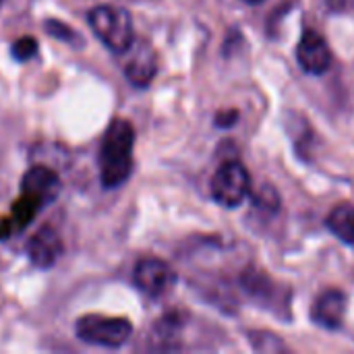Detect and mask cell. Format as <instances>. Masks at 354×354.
<instances>
[{"mask_svg": "<svg viewBox=\"0 0 354 354\" xmlns=\"http://www.w3.org/2000/svg\"><path fill=\"white\" fill-rule=\"evenodd\" d=\"M133 124L124 118L112 120L100 147V178L106 189H118L129 180L133 170Z\"/></svg>", "mask_w": 354, "mask_h": 354, "instance_id": "obj_1", "label": "cell"}, {"mask_svg": "<svg viewBox=\"0 0 354 354\" xmlns=\"http://www.w3.org/2000/svg\"><path fill=\"white\" fill-rule=\"evenodd\" d=\"M87 21L91 31L114 54H124L135 41L133 19L129 10L122 6H114V4L93 6L87 15Z\"/></svg>", "mask_w": 354, "mask_h": 354, "instance_id": "obj_2", "label": "cell"}, {"mask_svg": "<svg viewBox=\"0 0 354 354\" xmlns=\"http://www.w3.org/2000/svg\"><path fill=\"white\" fill-rule=\"evenodd\" d=\"M75 334L81 342L102 346V348H120L133 334V326L122 317H104V315H83L75 324Z\"/></svg>", "mask_w": 354, "mask_h": 354, "instance_id": "obj_3", "label": "cell"}, {"mask_svg": "<svg viewBox=\"0 0 354 354\" xmlns=\"http://www.w3.org/2000/svg\"><path fill=\"white\" fill-rule=\"evenodd\" d=\"M251 191V176L241 162H224L212 178V197L222 207H239Z\"/></svg>", "mask_w": 354, "mask_h": 354, "instance_id": "obj_4", "label": "cell"}, {"mask_svg": "<svg viewBox=\"0 0 354 354\" xmlns=\"http://www.w3.org/2000/svg\"><path fill=\"white\" fill-rule=\"evenodd\" d=\"M133 282L143 295L156 299V297L166 295L174 286L176 274L172 272V268L166 261L156 259V257H145L135 266Z\"/></svg>", "mask_w": 354, "mask_h": 354, "instance_id": "obj_5", "label": "cell"}, {"mask_svg": "<svg viewBox=\"0 0 354 354\" xmlns=\"http://www.w3.org/2000/svg\"><path fill=\"white\" fill-rule=\"evenodd\" d=\"M297 60L301 68L309 75H324L332 64V50L322 33L315 29H307L301 35L297 48Z\"/></svg>", "mask_w": 354, "mask_h": 354, "instance_id": "obj_6", "label": "cell"}, {"mask_svg": "<svg viewBox=\"0 0 354 354\" xmlns=\"http://www.w3.org/2000/svg\"><path fill=\"white\" fill-rule=\"evenodd\" d=\"M60 189H62L60 176L52 168L41 164L31 166L21 180V193L35 199L41 207L52 203L60 195Z\"/></svg>", "mask_w": 354, "mask_h": 354, "instance_id": "obj_7", "label": "cell"}, {"mask_svg": "<svg viewBox=\"0 0 354 354\" xmlns=\"http://www.w3.org/2000/svg\"><path fill=\"white\" fill-rule=\"evenodd\" d=\"M124 54H129L124 62V77L129 79V83H133L135 87H147L158 71L153 48L145 41H133V46Z\"/></svg>", "mask_w": 354, "mask_h": 354, "instance_id": "obj_8", "label": "cell"}, {"mask_svg": "<svg viewBox=\"0 0 354 354\" xmlns=\"http://www.w3.org/2000/svg\"><path fill=\"white\" fill-rule=\"evenodd\" d=\"M60 255H62V239L50 226L39 228L27 243V257L39 270H50L60 259Z\"/></svg>", "mask_w": 354, "mask_h": 354, "instance_id": "obj_9", "label": "cell"}, {"mask_svg": "<svg viewBox=\"0 0 354 354\" xmlns=\"http://www.w3.org/2000/svg\"><path fill=\"white\" fill-rule=\"evenodd\" d=\"M346 315V295L340 290H326L313 305L311 317L317 326L338 330Z\"/></svg>", "mask_w": 354, "mask_h": 354, "instance_id": "obj_10", "label": "cell"}, {"mask_svg": "<svg viewBox=\"0 0 354 354\" xmlns=\"http://www.w3.org/2000/svg\"><path fill=\"white\" fill-rule=\"evenodd\" d=\"M326 224L334 236H338L340 241L348 245H354V205L344 203V205L334 207Z\"/></svg>", "mask_w": 354, "mask_h": 354, "instance_id": "obj_11", "label": "cell"}, {"mask_svg": "<svg viewBox=\"0 0 354 354\" xmlns=\"http://www.w3.org/2000/svg\"><path fill=\"white\" fill-rule=\"evenodd\" d=\"M39 209H41V205L35 199H31L29 195H23L21 193V197L12 203V216H10L12 230L15 232H21L23 228H27V224L39 214Z\"/></svg>", "mask_w": 354, "mask_h": 354, "instance_id": "obj_12", "label": "cell"}, {"mask_svg": "<svg viewBox=\"0 0 354 354\" xmlns=\"http://www.w3.org/2000/svg\"><path fill=\"white\" fill-rule=\"evenodd\" d=\"M37 39L35 37H31V35H23V37H19L15 44H12V48H10V54H12V58L17 60V62H25V60H31L35 54H37Z\"/></svg>", "mask_w": 354, "mask_h": 354, "instance_id": "obj_13", "label": "cell"}, {"mask_svg": "<svg viewBox=\"0 0 354 354\" xmlns=\"http://www.w3.org/2000/svg\"><path fill=\"white\" fill-rule=\"evenodd\" d=\"M44 29H46L52 37H56V39H60V41H66V44H77V39H79V35L75 33L73 27H68L66 23L56 21V19H48L46 25H44Z\"/></svg>", "mask_w": 354, "mask_h": 354, "instance_id": "obj_14", "label": "cell"}, {"mask_svg": "<svg viewBox=\"0 0 354 354\" xmlns=\"http://www.w3.org/2000/svg\"><path fill=\"white\" fill-rule=\"evenodd\" d=\"M243 2H247V4H261L263 0H243Z\"/></svg>", "mask_w": 354, "mask_h": 354, "instance_id": "obj_15", "label": "cell"}, {"mask_svg": "<svg viewBox=\"0 0 354 354\" xmlns=\"http://www.w3.org/2000/svg\"><path fill=\"white\" fill-rule=\"evenodd\" d=\"M2 2H4V0H0V6H2Z\"/></svg>", "mask_w": 354, "mask_h": 354, "instance_id": "obj_16", "label": "cell"}]
</instances>
